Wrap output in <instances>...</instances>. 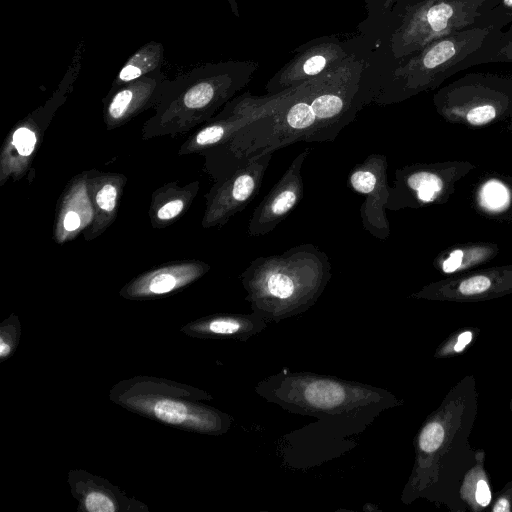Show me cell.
I'll use <instances>...</instances> for the list:
<instances>
[{"label":"cell","instance_id":"8","mask_svg":"<svg viewBox=\"0 0 512 512\" xmlns=\"http://www.w3.org/2000/svg\"><path fill=\"white\" fill-rule=\"evenodd\" d=\"M83 55L84 42L80 41L64 77L51 97L8 133L0 153V186L9 178L17 181L25 175L54 114L73 90L81 71Z\"/></svg>","mask_w":512,"mask_h":512},{"label":"cell","instance_id":"11","mask_svg":"<svg viewBox=\"0 0 512 512\" xmlns=\"http://www.w3.org/2000/svg\"><path fill=\"white\" fill-rule=\"evenodd\" d=\"M273 153L254 157L216 181L206 194L204 228L226 224L258 195Z\"/></svg>","mask_w":512,"mask_h":512},{"label":"cell","instance_id":"31","mask_svg":"<svg viewBox=\"0 0 512 512\" xmlns=\"http://www.w3.org/2000/svg\"><path fill=\"white\" fill-rule=\"evenodd\" d=\"M490 510L492 512H512V480L498 492Z\"/></svg>","mask_w":512,"mask_h":512},{"label":"cell","instance_id":"1","mask_svg":"<svg viewBox=\"0 0 512 512\" xmlns=\"http://www.w3.org/2000/svg\"><path fill=\"white\" fill-rule=\"evenodd\" d=\"M474 375H466L425 420L415 440L416 461L408 484L411 499L423 497L451 512H465L460 485L477 461L469 437L478 413Z\"/></svg>","mask_w":512,"mask_h":512},{"label":"cell","instance_id":"9","mask_svg":"<svg viewBox=\"0 0 512 512\" xmlns=\"http://www.w3.org/2000/svg\"><path fill=\"white\" fill-rule=\"evenodd\" d=\"M475 169L476 165L467 160L405 165L395 171L386 210L443 205L456 191L457 183Z\"/></svg>","mask_w":512,"mask_h":512},{"label":"cell","instance_id":"26","mask_svg":"<svg viewBox=\"0 0 512 512\" xmlns=\"http://www.w3.org/2000/svg\"><path fill=\"white\" fill-rule=\"evenodd\" d=\"M512 23V0H487L478 8L475 26L503 30Z\"/></svg>","mask_w":512,"mask_h":512},{"label":"cell","instance_id":"23","mask_svg":"<svg viewBox=\"0 0 512 512\" xmlns=\"http://www.w3.org/2000/svg\"><path fill=\"white\" fill-rule=\"evenodd\" d=\"M485 454L478 449L477 461L463 478L459 495L467 510L479 512L491 504L492 494L488 474L484 468Z\"/></svg>","mask_w":512,"mask_h":512},{"label":"cell","instance_id":"15","mask_svg":"<svg viewBox=\"0 0 512 512\" xmlns=\"http://www.w3.org/2000/svg\"><path fill=\"white\" fill-rule=\"evenodd\" d=\"M310 149L301 151L281 178L254 209L248 223L249 236H264L273 231L303 198L302 167Z\"/></svg>","mask_w":512,"mask_h":512},{"label":"cell","instance_id":"38","mask_svg":"<svg viewBox=\"0 0 512 512\" xmlns=\"http://www.w3.org/2000/svg\"><path fill=\"white\" fill-rule=\"evenodd\" d=\"M511 411H512V402H511Z\"/></svg>","mask_w":512,"mask_h":512},{"label":"cell","instance_id":"30","mask_svg":"<svg viewBox=\"0 0 512 512\" xmlns=\"http://www.w3.org/2000/svg\"><path fill=\"white\" fill-rule=\"evenodd\" d=\"M243 319L226 318L217 319L209 324V329L216 334H235L240 331L243 327Z\"/></svg>","mask_w":512,"mask_h":512},{"label":"cell","instance_id":"10","mask_svg":"<svg viewBox=\"0 0 512 512\" xmlns=\"http://www.w3.org/2000/svg\"><path fill=\"white\" fill-rule=\"evenodd\" d=\"M295 89L264 96L246 92L234 97L219 113L188 137L180 146L178 154H202L223 144L248 123L276 110Z\"/></svg>","mask_w":512,"mask_h":512},{"label":"cell","instance_id":"18","mask_svg":"<svg viewBox=\"0 0 512 512\" xmlns=\"http://www.w3.org/2000/svg\"><path fill=\"white\" fill-rule=\"evenodd\" d=\"M87 183L94 220L83 233L86 240H92L114 222L127 178L120 173L88 171Z\"/></svg>","mask_w":512,"mask_h":512},{"label":"cell","instance_id":"19","mask_svg":"<svg viewBox=\"0 0 512 512\" xmlns=\"http://www.w3.org/2000/svg\"><path fill=\"white\" fill-rule=\"evenodd\" d=\"M210 266L199 260L170 262L135 279L134 293L162 295L201 277Z\"/></svg>","mask_w":512,"mask_h":512},{"label":"cell","instance_id":"34","mask_svg":"<svg viewBox=\"0 0 512 512\" xmlns=\"http://www.w3.org/2000/svg\"><path fill=\"white\" fill-rule=\"evenodd\" d=\"M505 182L507 183V185L509 186V189L511 191V196H512V176L510 175H506V176H503ZM511 209H512V204H511Z\"/></svg>","mask_w":512,"mask_h":512},{"label":"cell","instance_id":"28","mask_svg":"<svg viewBox=\"0 0 512 512\" xmlns=\"http://www.w3.org/2000/svg\"><path fill=\"white\" fill-rule=\"evenodd\" d=\"M492 63H512V23L503 31Z\"/></svg>","mask_w":512,"mask_h":512},{"label":"cell","instance_id":"32","mask_svg":"<svg viewBox=\"0 0 512 512\" xmlns=\"http://www.w3.org/2000/svg\"><path fill=\"white\" fill-rule=\"evenodd\" d=\"M473 332L470 330L463 331L457 335L456 340L453 342V353L462 352L466 346L472 341Z\"/></svg>","mask_w":512,"mask_h":512},{"label":"cell","instance_id":"2","mask_svg":"<svg viewBox=\"0 0 512 512\" xmlns=\"http://www.w3.org/2000/svg\"><path fill=\"white\" fill-rule=\"evenodd\" d=\"M257 67L250 61L207 63L169 80L143 136L182 134L207 122L250 82Z\"/></svg>","mask_w":512,"mask_h":512},{"label":"cell","instance_id":"33","mask_svg":"<svg viewBox=\"0 0 512 512\" xmlns=\"http://www.w3.org/2000/svg\"><path fill=\"white\" fill-rule=\"evenodd\" d=\"M9 351H10L9 346L7 344H5L3 339H1V342H0V356L1 357H5L6 355H8Z\"/></svg>","mask_w":512,"mask_h":512},{"label":"cell","instance_id":"24","mask_svg":"<svg viewBox=\"0 0 512 512\" xmlns=\"http://www.w3.org/2000/svg\"><path fill=\"white\" fill-rule=\"evenodd\" d=\"M474 200L479 213L490 217L501 216L512 204L511 191L503 176L489 177L479 183Z\"/></svg>","mask_w":512,"mask_h":512},{"label":"cell","instance_id":"27","mask_svg":"<svg viewBox=\"0 0 512 512\" xmlns=\"http://www.w3.org/2000/svg\"><path fill=\"white\" fill-rule=\"evenodd\" d=\"M154 413L157 418L170 424L182 423L188 416L187 407L172 400L158 401L154 406Z\"/></svg>","mask_w":512,"mask_h":512},{"label":"cell","instance_id":"36","mask_svg":"<svg viewBox=\"0 0 512 512\" xmlns=\"http://www.w3.org/2000/svg\"><path fill=\"white\" fill-rule=\"evenodd\" d=\"M395 0H384V8L389 9Z\"/></svg>","mask_w":512,"mask_h":512},{"label":"cell","instance_id":"21","mask_svg":"<svg viewBox=\"0 0 512 512\" xmlns=\"http://www.w3.org/2000/svg\"><path fill=\"white\" fill-rule=\"evenodd\" d=\"M199 191V181L184 187L168 183L152 194L149 217L154 228H164L175 222L191 206Z\"/></svg>","mask_w":512,"mask_h":512},{"label":"cell","instance_id":"7","mask_svg":"<svg viewBox=\"0 0 512 512\" xmlns=\"http://www.w3.org/2000/svg\"><path fill=\"white\" fill-rule=\"evenodd\" d=\"M479 4L451 0H410L391 36L396 58L410 56L429 43L475 26Z\"/></svg>","mask_w":512,"mask_h":512},{"label":"cell","instance_id":"29","mask_svg":"<svg viewBox=\"0 0 512 512\" xmlns=\"http://www.w3.org/2000/svg\"><path fill=\"white\" fill-rule=\"evenodd\" d=\"M85 507L90 512H113V502L104 494L91 492L85 498Z\"/></svg>","mask_w":512,"mask_h":512},{"label":"cell","instance_id":"37","mask_svg":"<svg viewBox=\"0 0 512 512\" xmlns=\"http://www.w3.org/2000/svg\"><path fill=\"white\" fill-rule=\"evenodd\" d=\"M507 130L512 132V121L507 125Z\"/></svg>","mask_w":512,"mask_h":512},{"label":"cell","instance_id":"4","mask_svg":"<svg viewBox=\"0 0 512 512\" xmlns=\"http://www.w3.org/2000/svg\"><path fill=\"white\" fill-rule=\"evenodd\" d=\"M503 30L472 26L439 38L402 58L383 103L406 100L438 88L451 76L473 66L492 63Z\"/></svg>","mask_w":512,"mask_h":512},{"label":"cell","instance_id":"5","mask_svg":"<svg viewBox=\"0 0 512 512\" xmlns=\"http://www.w3.org/2000/svg\"><path fill=\"white\" fill-rule=\"evenodd\" d=\"M311 81L296 88L271 113L248 123L229 140L202 153L217 181L248 160L296 142H313L316 117L310 104Z\"/></svg>","mask_w":512,"mask_h":512},{"label":"cell","instance_id":"3","mask_svg":"<svg viewBox=\"0 0 512 512\" xmlns=\"http://www.w3.org/2000/svg\"><path fill=\"white\" fill-rule=\"evenodd\" d=\"M325 252L311 243L252 260L241 274L252 306L269 315L298 312L312 305L331 278Z\"/></svg>","mask_w":512,"mask_h":512},{"label":"cell","instance_id":"6","mask_svg":"<svg viewBox=\"0 0 512 512\" xmlns=\"http://www.w3.org/2000/svg\"><path fill=\"white\" fill-rule=\"evenodd\" d=\"M437 114L447 123L484 128L512 119V76L471 72L433 95Z\"/></svg>","mask_w":512,"mask_h":512},{"label":"cell","instance_id":"22","mask_svg":"<svg viewBox=\"0 0 512 512\" xmlns=\"http://www.w3.org/2000/svg\"><path fill=\"white\" fill-rule=\"evenodd\" d=\"M164 60L162 43L151 40L139 47L122 65L115 76L108 93L124 84L161 70Z\"/></svg>","mask_w":512,"mask_h":512},{"label":"cell","instance_id":"12","mask_svg":"<svg viewBox=\"0 0 512 512\" xmlns=\"http://www.w3.org/2000/svg\"><path fill=\"white\" fill-rule=\"evenodd\" d=\"M512 294V264L477 268L423 286L415 299L474 303Z\"/></svg>","mask_w":512,"mask_h":512},{"label":"cell","instance_id":"14","mask_svg":"<svg viewBox=\"0 0 512 512\" xmlns=\"http://www.w3.org/2000/svg\"><path fill=\"white\" fill-rule=\"evenodd\" d=\"M350 57L338 40L324 39L299 50L267 83L268 94L295 89L332 71Z\"/></svg>","mask_w":512,"mask_h":512},{"label":"cell","instance_id":"13","mask_svg":"<svg viewBox=\"0 0 512 512\" xmlns=\"http://www.w3.org/2000/svg\"><path fill=\"white\" fill-rule=\"evenodd\" d=\"M347 184L351 190L364 196L360 207L363 229L377 239H387L390 236L386 215L390 188L387 157L382 154L368 155L351 170Z\"/></svg>","mask_w":512,"mask_h":512},{"label":"cell","instance_id":"17","mask_svg":"<svg viewBox=\"0 0 512 512\" xmlns=\"http://www.w3.org/2000/svg\"><path fill=\"white\" fill-rule=\"evenodd\" d=\"M87 178L88 171L73 177L59 199L53 233L58 244L75 239L93 223L94 209Z\"/></svg>","mask_w":512,"mask_h":512},{"label":"cell","instance_id":"25","mask_svg":"<svg viewBox=\"0 0 512 512\" xmlns=\"http://www.w3.org/2000/svg\"><path fill=\"white\" fill-rule=\"evenodd\" d=\"M304 399L312 407L337 408L346 400V390L330 380L313 381L304 388Z\"/></svg>","mask_w":512,"mask_h":512},{"label":"cell","instance_id":"20","mask_svg":"<svg viewBox=\"0 0 512 512\" xmlns=\"http://www.w3.org/2000/svg\"><path fill=\"white\" fill-rule=\"evenodd\" d=\"M499 253L500 247L495 242H466L441 251L432 264L438 272L451 276L480 268Z\"/></svg>","mask_w":512,"mask_h":512},{"label":"cell","instance_id":"16","mask_svg":"<svg viewBox=\"0 0 512 512\" xmlns=\"http://www.w3.org/2000/svg\"><path fill=\"white\" fill-rule=\"evenodd\" d=\"M169 78L157 70L122 85L103 99V119L107 130L126 124L142 112L156 107Z\"/></svg>","mask_w":512,"mask_h":512},{"label":"cell","instance_id":"35","mask_svg":"<svg viewBox=\"0 0 512 512\" xmlns=\"http://www.w3.org/2000/svg\"><path fill=\"white\" fill-rule=\"evenodd\" d=\"M451 1H460V2H467V3H474L481 5L483 2L487 0H451Z\"/></svg>","mask_w":512,"mask_h":512}]
</instances>
